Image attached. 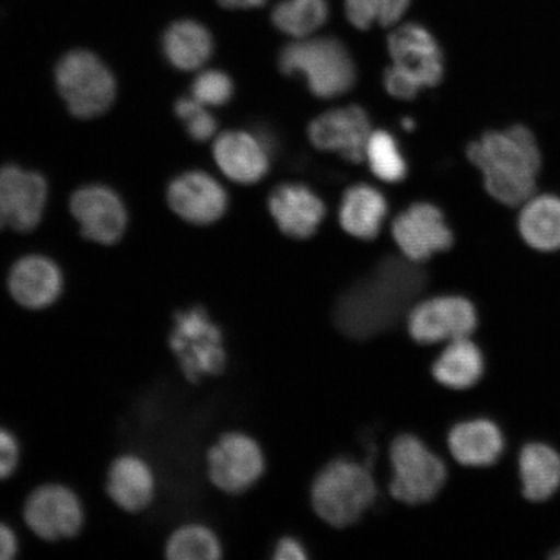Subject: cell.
I'll return each mask as SVG.
<instances>
[{"label":"cell","mask_w":560,"mask_h":560,"mask_svg":"<svg viewBox=\"0 0 560 560\" xmlns=\"http://www.w3.org/2000/svg\"><path fill=\"white\" fill-rule=\"evenodd\" d=\"M20 462L19 441L9 430L0 427V480L11 478Z\"/></svg>","instance_id":"cell-34"},{"label":"cell","mask_w":560,"mask_h":560,"mask_svg":"<svg viewBox=\"0 0 560 560\" xmlns=\"http://www.w3.org/2000/svg\"><path fill=\"white\" fill-rule=\"evenodd\" d=\"M380 490L365 465L350 458L330 462L315 476L312 505L322 521L346 528L374 505Z\"/></svg>","instance_id":"cell-3"},{"label":"cell","mask_w":560,"mask_h":560,"mask_svg":"<svg viewBox=\"0 0 560 560\" xmlns=\"http://www.w3.org/2000/svg\"><path fill=\"white\" fill-rule=\"evenodd\" d=\"M330 18L328 0H282L271 12L279 32L296 39L310 38Z\"/></svg>","instance_id":"cell-27"},{"label":"cell","mask_w":560,"mask_h":560,"mask_svg":"<svg viewBox=\"0 0 560 560\" xmlns=\"http://www.w3.org/2000/svg\"><path fill=\"white\" fill-rule=\"evenodd\" d=\"M520 240L538 254L560 250V195L535 194L521 206L515 220Z\"/></svg>","instance_id":"cell-20"},{"label":"cell","mask_w":560,"mask_h":560,"mask_svg":"<svg viewBox=\"0 0 560 560\" xmlns=\"http://www.w3.org/2000/svg\"><path fill=\"white\" fill-rule=\"evenodd\" d=\"M175 115L186 126L188 136L196 142H207L213 138L217 132V120L208 110L206 105H202L194 97H182L175 103Z\"/></svg>","instance_id":"cell-32"},{"label":"cell","mask_w":560,"mask_h":560,"mask_svg":"<svg viewBox=\"0 0 560 560\" xmlns=\"http://www.w3.org/2000/svg\"><path fill=\"white\" fill-rule=\"evenodd\" d=\"M161 46L167 62L182 72L201 69L214 51L208 27L190 19L174 21L167 26Z\"/></svg>","instance_id":"cell-24"},{"label":"cell","mask_w":560,"mask_h":560,"mask_svg":"<svg viewBox=\"0 0 560 560\" xmlns=\"http://www.w3.org/2000/svg\"><path fill=\"white\" fill-rule=\"evenodd\" d=\"M520 472L525 499L534 502L549 500L560 488V455L541 443L525 445Z\"/></svg>","instance_id":"cell-26"},{"label":"cell","mask_w":560,"mask_h":560,"mask_svg":"<svg viewBox=\"0 0 560 560\" xmlns=\"http://www.w3.org/2000/svg\"><path fill=\"white\" fill-rule=\"evenodd\" d=\"M107 493L118 508L139 513L150 506L155 495V476L142 458L121 455L109 467Z\"/></svg>","instance_id":"cell-22"},{"label":"cell","mask_w":560,"mask_h":560,"mask_svg":"<svg viewBox=\"0 0 560 560\" xmlns=\"http://www.w3.org/2000/svg\"><path fill=\"white\" fill-rule=\"evenodd\" d=\"M392 236L411 262H424L454 244L453 230L443 210L430 202H416L392 223Z\"/></svg>","instance_id":"cell-11"},{"label":"cell","mask_w":560,"mask_h":560,"mask_svg":"<svg viewBox=\"0 0 560 560\" xmlns=\"http://www.w3.org/2000/svg\"><path fill=\"white\" fill-rule=\"evenodd\" d=\"M402 129L406 131H412L416 129V121L412 118L406 117L402 120Z\"/></svg>","instance_id":"cell-38"},{"label":"cell","mask_w":560,"mask_h":560,"mask_svg":"<svg viewBox=\"0 0 560 560\" xmlns=\"http://www.w3.org/2000/svg\"><path fill=\"white\" fill-rule=\"evenodd\" d=\"M226 10H249L258 9L268 3V0H217Z\"/></svg>","instance_id":"cell-37"},{"label":"cell","mask_w":560,"mask_h":560,"mask_svg":"<svg viewBox=\"0 0 560 560\" xmlns=\"http://www.w3.org/2000/svg\"><path fill=\"white\" fill-rule=\"evenodd\" d=\"M384 88L396 100L411 101L419 94L420 89L410 77L400 72L394 66L385 69Z\"/></svg>","instance_id":"cell-33"},{"label":"cell","mask_w":560,"mask_h":560,"mask_svg":"<svg viewBox=\"0 0 560 560\" xmlns=\"http://www.w3.org/2000/svg\"><path fill=\"white\" fill-rule=\"evenodd\" d=\"M24 517L27 527L42 540L58 541L80 534L83 508L72 489L47 485L27 497Z\"/></svg>","instance_id":"cell-14"},{"label":"cell","mask_w":560,"mask_h":560,"mask_svg":"<svg viewBox=\"0 0 560 560\" xmlns=\"http://www.w3.org/2000/svg\"><path fill=\"white\" fill-rule=\"evenodd\" d=\"M47 200L44 175L18 165L0 167V231L31 233L44 219Z\"/></svg>","instance_id":"cell-10"},{"label":"cell","mask_w":560,"mask_h":560,"mask_svg":"<svg viewBox=\"0 0 560 560\" xmlns=\"http://www.w3.org/2000/svg\"><path fill=\"white\" fill-rule=\"evenodd\" d=\"M167 205L179 219L207 226L222 219L229 208V195L212 175L190 171L175 177L166 192Z\"/></svg>","instance_id":"cell-16"},{"label":"cell","mask_w":560,"mask_h":560,"mask_svg":"<svg viewBox=\"0 0 560 560\" xmlns=\"http://www.w3.org/2000/svg\"><path fill=\"white\" fill-rule=\"evenodd\" d=\"M269 210L279 230L293 240H310L326 217L325 202L301 184L275 188L269 196Z\"/></svg>","instance_id":"cell-19"},{"label":"cell","mask_w":560,"mask_h":560,"mask_svg":"<svg viewBox=\"0 0 560 560\" xmlns=\"http://www.w3.org/2000/svg\"><path fill=\"white\" fill-rule=\"evenodd\" d=\"M170 347L182 373L198 384L226 369L228 353L219 325L201 306L174 313Z\"/></svg>","instance_id":"cell-6"},{"label":"cell","mask_w":560,"mask_h":560,"mask_svg":"<svg viewBox=\"0 0 560 560\" xmlns=\"http://www.w3.org/2000/svg\"><path fill=\"white\" fill-rule=\"evenodd\" d=\"M19 551V541L15 532L0 523V560H10L15 558Z\"/></svg>","instance_id":"cell-36"},{"label":"cell","mask_w":560,"mask_h":560,"mask_svg":"<svg viewBox=\"0 0 560 560\" xmlns=\"http://www.w3.org/2000/svg\"><path fill=\"white\" fill-rule=\"evenodd\" d=\"M388 202L377 188L354 185L342 196L339 222L342 230L361 241H373L380 235L387 219Z\"/></svg>","instance_id":"cell-23"},{"label":"cell","mask_w":560,"mask_h":560,"mask_svg":"<svg viewBox=\"0 0 560 560\" xmlns=\"http://www.w3.org/2000/svg\"><path fill=\"white\" fill-rule=\"evenodd\" d=\"M265 455L254 438L229 432L210 447L208 475L215 488L228 494H242L264 475Z\"/></svg>","instance_id":"cell-9"},{"label":"cell","mask_w":560,"mask_h":560,"mask_svg":"<svg viewBox=\"0 0 560 560\" xmlns=\"http://www.w3.org/2000/svg\"><path fill=\"white\" fill-rule=\"evenodd\" d=\"M69 208L82 236L90 242L114 245L122 240L128 229V210L120 196L108 186L79 188L70 198Z\"/></svg>","instance_id":"cell-13"},{"label":"cell","mask_w":560,"mask_h":560,"mask_svg":"<svg viewBox=\"0 0 560 560\" xmlns=\"http://www.w3.org/2000/svg\"><path fill=\"white\" fill-rule=\"evenodd\" d=\"M62 289H65L62 272L59 266L46 256L21 257L10 271L11 296L26 310H46L59 300Z\"/></svg>","instance_id":"cell-18"},{"label":"cell","mask_w":560,"mask_h":560,"mask_svg":"<svg viewBox=\"0 0 560 560\" xmlns=\"http://www.w3.org/2000/svg\"><path fill=\"white\" fill-rule=\"evenodd\" d=\"M279 68L284 74L303 75L312 94L320 100L345 95L355 83L352 55L332 37L292 42L280 51Z\"/></svg>","instance_id":"cell-4"},{"label":"cell","mask_w":560,"mask_h":560,"mask_svg":"<svg viewBox=\"0 0 560 560\" xmlns=\"http://www.w3.org/2000/svg\"><path fill=\"white\" fill-rule=\"evenodd\" d=\"M478 327V312L470 300L458 295L420 301L408 314V332L419 345L431 346L470 338Z\"/></svg>","instance_id":"cell-8"},{"label":"cell","mask_w":560,"mask_h":560,"mask_svg":"<svg viewBox=\"0 0 560 560\" xmlns=\"http://www.w3.org/2000/svg\"><path fill=\"white\" fill-rule=\"evenodd\" d=\"M191 94L194 100L206 107H222L234 95V83L221 70L209 69L196 75L192 82Z\"/></svg>","instance_id":"cell-31"},{"label":"cell","mask_w":560,"mask_h":560,"mask_svg":"<svg viewBox=\"0 0 560 560\" xmlns=\"http://www.w3.org/2000/svg\"><path fill=\"white\" fill-rule=\"evenodd\" d=\"M392 66L410 77L420 89L435 88L444 79L443 50L423 25L408 23L396 27L388 37Z\"/></svg>","instance_id":"cell-12"},{"label":"cell","mask_w":560,"mask_h":560,"mask_svg":"<svg viewBox=\"0 0 560 560\" xmlns=\"http://www.w3.org/2000/svg\"><path fill=\"white\" fill-rule=\"evenodd\" d=\"M411 0H346V15L359 31H369L374 24L392 26L408 11Z\"/></svg>","instance_id":"cell-30"},{"label":"cell","mask_w":560,"mask_h":560,"mask_svg":"<svg viewBox=\"0 0 560 560\" xmlns=\"http://www.w3.org/2000/svg\"><path fill=\"white\" fill-rule=\"evenodd\" d=\"M221 557L220 538L201 524L184 525L166 544V558L172 560H215Z\"/></svg>","instance_id":"cell-28"},{"label":"cell","mask_w":560,"mask_h":560,"mask_svg":"<svg viewBox=\"0 0 560 560\" xmlns=\"http://www.w3.org/2000/svg\"><path fill=\"white\" fill-rule=\"evenodd\" d=\"M423 282L424 276L416 262H383L373 278L342 299L338 317L342 330L355 338L383 330L417 295Z\"/></svg>","instance_id":"cell-2"},{"label":"cell","mask_w":560,"mask_h":560,"mask_svg":"<svg viewBox=\"0 0 560 560\" xmlns=\"http://www.w3.org/2000/svg\"><path fill=\"white\" fill-rule=\"evenodd\" d=\"M485 374V357L470 338L447 342L432 365V376L444 387L464 390L474 387Z\"/></svg>","instance_id":"cell-25"},{"label":"cell","mask_w":560,"mask_h":560,"mask_svg":"<svg viewBox=\"0 0 560 560\" xmlns=\"http://www.w3.org/2000/svg\"><path fill=\"white\" fill-rule=\"evenodd\" d=\"M365 160L371 173L387 184L401 182L408 173V164L400 145L396 138L385 130L371 132L366 143Z\"/></svg>","instance_id":"cell-29"},{"label":"cell","mask_w":560,"mask_h":560,"mask_svg":"<svg viewBox=\"0 0 560 560\" xmlns=\"http://www.w3.org/2000/svg\"><path fill=\"white\" fill-rule=\"evenodd\" d=\"M275 143L264 132L230 130L222 132L213 143V158L220 171L235 184L254 185L270 170Z\"/></svg>","instance_id":"cell-17"},{"label":"cell","mask_w":560,"mask_h":560,"mask_svg":"<svg viewBox=\"0 0 560 560\" xmlns=\"http://www.w3.org/2000/svg\"><path fill=\"white\" fill-rule=\"evenodd\" d=\"M447 446L458 464L488 467L500 459L505 440L495 423L488 419H471L453 427Z\"/></svg>","instance_id":"cell-21"},{"label":"cell","mask_w":560,"mask_h":560,"mask_svg":"<svg viewBox=\"0 0 560 560\" xmlns=\"http://www.w3.org/2000/svg\"><path fill=\"white\" fill-rule=\"evenodd\" d=\"M552 558L560 559V549H558L555 555H552Z\"/></svg>","instance_id":"cell-39"},{"label":"cell","mask_w":560,"mask_h":560,"mask_svg":"<svg viewBox=\"0 0 560 560\" xmlns=\"http://www.w3.org/2000/svg\"><path fill=\"white\" fill-rule=\"evenodd\" d=\"M277 560H305L306 549L295 537H283L277 542L275 556Z\"/></svg>","instance_id":"cell-35"},{"label":"cell","mask_w":560,"mask_h":560,"mask_svg":"<svg viewBox=\"0 0 560 560\" xmlns=\"http://www.w3.org/2000/svg\"><path fill=\"white\" fill-rule=\"evenodd\" d=\"M55 83L69 114L93 120L115 103L117 83L100 56L88 50L69 51L55 68Z\"/></svg>","instance_id":"cell-5"},{"label":"cell","mask_w":560,"mask_h":560,"mask_svg":"<svg viewBox=\"0 0 560 560\" xmlns=\"http://www.w3.org/2000/svg\"><path fill=\"white\" fill-rule=\"evenodd\" d=\"M466 156L480 173L489 198L503 208H520L540 187L544 151L529 125L487 130L467 144Z\"/></svg>","instance_id":"cell-1"},{"label":"cell","mask_w":560,"mask_h":560,"mask_svg":"<svg viewBox=\"0 0 560 560\" xmlns=\"http://www.w3.org/2000/svg\"><path fill=\"white\" fill-rule=\"evenodd\" d=\"M371 132L373 130L370 118L359 105L327 110L314 118L307 129V136L315 149L338 153L354 164L365 160Z\"/></svg>","instance_id":"cell-15"},{"label":"cell","mask_w":560,"mask_h":560,"mask_svg":"<svg viewBox=\"0 0 560 560\" xmlns=\"http://www.w3.org/2000/svg\"><path fill=\"white\" fill-rule=\"evenodd\" d=\"M389 464V493L405 505H423L436 499L445 486L444 460L418 436L405 433L392 441Z\"/></svg>","instance_id":"cell-7"}]
</instances>
